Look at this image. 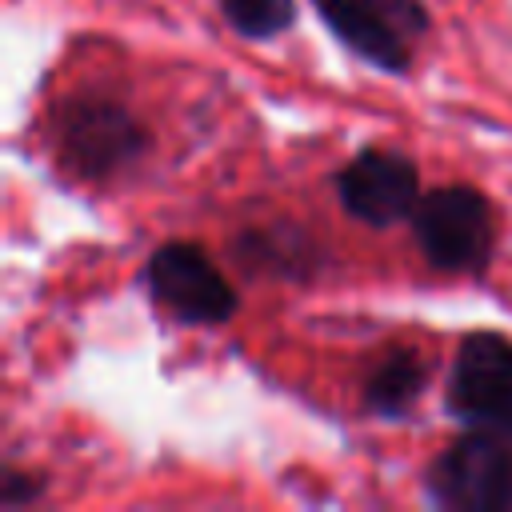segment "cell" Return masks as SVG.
Listing matches in <instances>:
<instances>
[{
  "label": "cell",
  "mask_w": 512,
  "mask_h": 512,
  "mask_svg": "<svg viewBox=\"0 0 512 512\" xmlns=\"http://www.w3.org/2000/svg\"><path fill=\"white\" fill-rule=\"evenodd\" d=\"M428 492L464 512L512 508V416L468 424V432L428 468Z\"/></svg>",
  "instance_id": "6da1fadb"
},
{
  "label": "cell",
  "mask_w": 512,
  "mask_h": 512,
  "mask_svg": "<svg viewBox=\"0 0 512 512\" xmlns=\"http://www.w3.org/2000/svg\"><path fill=\"white\" fill-rule=\"evenodd\" d=\"M412 224H416V240L424 256L444 272L480 268L496 236L492 204L476 188H464V184L424 192L412 212Z\"/></svg>",
  "instance_id": "7a4b0ae2"
},
{
  "label": "cell",
  "mask_w": 512,
  "mask_h": 512,
  "mask_svg": "<svg viewBox=\"0 0 512 512\" xmlns=\"http://www.w3.org/2000/svg\"><path fill=\"white\" fill-rule=\"evenodd\" d=\"M148 288L156 304L188 324H224L236 312V288L224 280L212 256L188 240H172L152 252Z\"/></svg>",
  "instance_id": "3957f363"
},
{
  "label": "cell",
  "mask_w": 512,
  "mask_h": 512,
  "mask_svg": "<svg viewBox=\"0 0 512 512\" xmlns=\"http://www.w3.org/2000/svg\"><path fill=\"white\" fill-rule=\"evenodd\" d=\"M144 128L112 100H72L60 116V148L84 176H112L144 152Z\"/></svg>",
  "instance_id": "277c9868"
},
{
  "label": "cell",
  "mask_w": 512,
  "mask_h": 512,
  "mask_svg": "<svg viewBox=\"0 0 512 512\" xmlns=\"http://www.w3.org/2000/svg\"><path fill=\"white\" fill-rule=\"evenodd\" d=\"M448 408L464 424H488L512 416V340L500 332H476L460 344L448 376Z\"/></svg>",
  "instance_id": "5b68a950"
},
{
  "label": "cell",
  "mask_w": 512,
  "mask_h": 512,
  "mask_svg": "<svg viewBox=\"0 0 512 512\" xmlns=\"http://www.w3.org/2000/svg\"><path fill=\"white\" fill-rule=\"evenodd\" d=\"M344 208L364 224H396L416 212L420 204V172L412 160L388 148L360 152L336 176Z\"/></svg>",
  "instance_id": "8992f818"
},
{
  "label": "cell",
  "mask_w": 512,
  "mask_h": 512,
  "mask_svg": "<svg viewBox=\"0 0 512 512\" xmlns=\"http://www.w3.org/2000/svg\"><path fill=\"white\" fill-rule=\"evenodd\" d=\"M312 4L328 20V28L368 64L388 72H400L408 64V36L380 12L376 0H312Z\"/></svg>",
  "instance_id": "52a82bcc"
},
{
  "label": "cell",
  "mask_w": 512,
  "mask_h": 512,
  "mask_svg": "<svg viewBox=\"0 0 512 512\" xmlns=\"http://www.w3.org/2000/svg\"><path fill=\"white\" fill-rule=\"evenodd\" d=\"M420 388H424V364L412 352H392L368 376V404L384 416H396L420 396Z\"/></svg>",
  "instance_id": "ba28073f"
},
{
  "label": "cell",
  "mask_w": 512,
  "mask_h": 512,
  "mask_svg": "<svg viewBox=\"0 0 512 512\" xmlns=\"http://www.w3.org/2000/svg\"><path fill=\"white\" fill-rule=\"evenodd\" d=\"M228 24L244 36H276L292 24V0H220Z\"/></svg>",
  "instance_id": "9c48e42d"
},
{
  "label": "cell",
  "mask_w": 512,
  "mask_h": 512,
  "mask_svg": "<svg viewBox=\"0 0 512 512\" xmlns=\"http://www.w3.org/2000/svg\"><path fill=\"white\" fill-rule=\"evenodd\" d=\"M380 4V12L412 40V36H420L424 28H428V12H424V0H376Z\"/></svg>",
  "instance_id": "30bf717a"
},
{
  "label": "cell",
  "mask_w": 512,
  "mask_h": 512,
  "mask_svg": "<svg viewBox=\"0 0 512 512\" xmlns=\"http://www.w3.org/2000/svg\"><path fill=\"white\" fill-rule=\"evenodd\" d=\"M36 492H40V476H32V472H16V468H4V476H0V504H4V508L28 504Z\"/></svg>",
  "instance_id": "8fae6325"
}]
</instances>
